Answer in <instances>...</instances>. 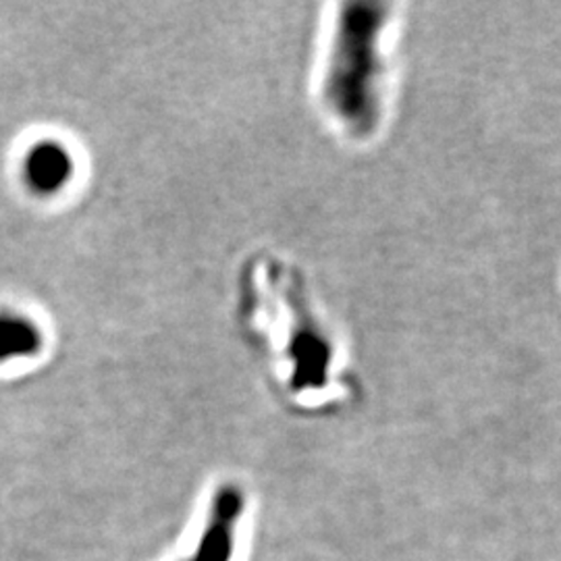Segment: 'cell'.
Returning a JSON list of instances; mask_svg holds the SVG:
<instances>
[{
  "label": "cell",
  "mask_w": 561,
  "mask_h": 561,
  "mask_svg": "<svg viewBox=\"0 0 561 561\" xmlns=\"http://www.w3.org/2000/svg\"><path fill=\"white\" fill-rule=\"evenodd\" d=\"M41 331L20 314L0 312V362L25 358L41 352Z\"/></svg>",
  "instance_id": "3"
},
{
  "label": "cell",
  "mask_w": 561,
  "mask_h": 561,
  "mask_svg": "<svg viewBox=\"0 0 561 561\" xmlns=\"http://www.w3.org/2000/svg\"><path fill=\"white\" fill-rule=\"evenodd\" d=\"M381 23L377 7H350L331 59L327 96L340 119L356 131H368L377 119V32Z\"/></svg>",
  "instance_id": "1"
},
{
  "label": "cell",
  "mask_w": 561,
  "mask_h": 561,
  "mask_svg": "<svg viewBox=\"0 0 561 561\" xmlns=\"http://www.w3.org/2000/svg\"><path fill=\"white\" fill-rule=\"evenodd\" d=\"M73 171V162L65 148L53 141H42L32 148V152L25 159V178L30 185L42 192L50 194L60 190Z\"/></svg>",
  "instance_id": "2"
}]
</instances>
